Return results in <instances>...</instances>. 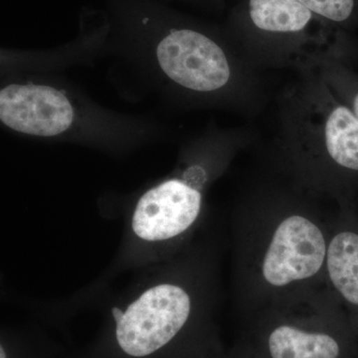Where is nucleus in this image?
Listing matches in <instances>:
<instances>
[{"instance_id": "obj_1", "label": "nucleus", "mask_w": 358, "mask_h": 358, "mask_svg": "<svg viewBox=\"0 0 358 358\" xmlns=\"http://www.w3.org/2000/svg\"><path fill=\"white\" fill-rule=\"evenodd\" d=\"M220 245L211 231L136 271L103 308L95 338L66 358H205L223 350Z\"/></svg>"}, {"instance_id": "obj_2", "label": "nucleus", "mask_w": 358, "mask_h": 358, "mask_svg": "<svg viewBox=\"0 0 358 358\" xmlns=\"http://www.w3.org/2000/svg\"><path fill=\"white\" fill-rule=\"evenodd\" d=\"M329 218L301 202L258 204L233 222L235 301L245 319L327 284Z\"/></svg>"}, {"instance_id": "obj_3", "label": "nucleus", "mask_w": 358, "mask_h": 358, "mask_svg": "<svg viewBox=\"0 0 358 358\" xmlns=\"http://www.w3.org/2000/svg\"><path fill=\"white\" fill-rule=\"evenodd\" d=\"M211 173L203 164H188L134 200L124 221V235L106 278L136 272L162 262L204 230L205 189Z\"/></svg>"}, {"instance_id": "obj_4", "label": "nucleus", "mask_w": 358, "mask_h": 358, "mask_svg": "<svg viewBox=\"0 0 358 358\" xmlns=\"http://www.w3.org/2000/svg\"><path fill=\"white\" fill-rule=\"evenodd\" d=\"M252 358H357L358 336L327 284L271 303L247 319Z\"/></svg>"}, {"instance_id": "obj_5", "label": "nucleus", "mask_w": 358, "mask_h": 358, "mask_svg": "<svg viewBox=\"0 0 358 358\" xmlns=\"http://www.w3.org/2000/svg\"><path fill=\"white\" fill-rule=\"evenodd\" d=\"M82 119L74 96L54 85L13 82L0 90V121L15 133L58 138L76 131Z\"/></svg>"}, {"instance_id": "obj_6", "label": "nucleus", "mask_w": 358, "mask_h": 358, "mask_svg": "<svg viewBox=\"0 0 358 358\" xmlns=\"http://www.w3.org/2000/svg\"><path fill=\"white\" fill-rule=\"evenodd\" d=\"M326 281L358 336V212L350 201L329 218Z\"/></svg>"}, {"instance_id": "obj_7", "label": "nucleus", "mask_w": 358, "mask_h": 358, "mask_svg": "<svg viewBox=\"0 0 358 358\" xmlns=\"http://www.w3.org/2000/svg\"><path fill=\"white\" fill-rule=\"evenodd\" d=\"M324 150L331 167L348 185L358 179V120L348 106L338 103L327 114Z\"/></svg>"}, {"instance_id": "obj_8", "label": "nucleus", "mask_w": 358, "mask_h": 358, "mask_svg": "<svg viewBox=\"0 0 358 358\" xmlns=\"http://www.w3.org/2000/svg\"><path fill=\"white\" fill-rule=\"evenodd\" d=\"M245 11L252 27L268 34H300L315 18L299 0H247Z\"/></svg>"}, {"instance_id": "obj_9", "label": "nucleus", "mask_w": 358, "mask_h": 358, "mask_svg": "<svg viewBox=\"0 0 358 358\" xmlns=\"http://www.w3.org/2000/svg\"><path fill=\"white\" fill-rule=\"evenodd\" d=\"M67 353L37 322L2 327L0 358H66Z\"/></svg>"}, {"instance_id": "obj_10", "label": "nucleus", "mask_w": 358, "mask_h": 358, "mask_svg": "<svg viewBox=\"0 0 358 358\" xmlns=\"http://www.w3.org/2000/svg\"><path fill=\"white\" fill-rule=\"evenodd\" d=\"M317 17L343 24L357 15L358 0H299Z\"/></svg>"}, {"instance_id": "obj_11", "label": "nucleus", "mask_w": 358, "mask_h": 358, "mask_svg": "<svg viewBox=\"0 0 358 358\" xmlns=\"http://www.w3.org/2000/svg\"><path fill=\"white\" fill-rule=\"evenodd\" d=\"M205 358H252L249 352L245 350V348L242 345L236 346L230 352H225V350H221V352L213 353V355H209V357Z\"/></svg>"}, {"instance_id": "obj_12", "label": "nucleus", "mask_w": 358, "mask_h": 358, "mask_svg": "<svg viewBox=\"0 0 358 358\" xmlns=\"http://www.w3.org/2000/svg\"><path fill=\"white\" fill-rule=\"evenodd\" d=\"M200 1H201V0H200ZM203 1H211V2H214V1H218V0H203Z\"/></svg>"}]
</instances>
